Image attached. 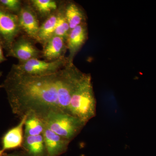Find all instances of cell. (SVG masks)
<instances>
[{
  "label": "cell",
  "instance_id": "9a60e30c",
  "mask_svg": "<svg viewBox=\"0 0 156 156\" xmlns=\"http://www.w3.org/2000/svg\"><path fill=\"white\" fill-rule=\"evenodd\" d=\"M57 12L54 13L47 17L44 23L40 25L37 41L42 45L53 35L56 23Z\"/></svg>",
  "mask_w": 156,
  "mask_h": 156
},
{
  "label": "cell",
  "instance_id": "ac0fdd59",
  "mask_svg": "<svg viewBox=\"0 0 156 156\" xmlns=\"http://www.w3.org/2000/svg\"><path fill=\"white\" fill-rule=\"evenodd\" d=\"M0 6L7 11L18 15L23 5L20 0H0Z\"/></svg>",
  "mask_w": 156,
  "mask_h": 156
},
{
  "label": "cell",
  "instance_id": "30bf717a",
  "mask_svg": "<svg viewBox=\"0 0 156 156\" xmlns=\"http://www.w3.org/2000/svg\"><path fill=\"white\" fill-rule=\"evenodd\" d=\"M48 156H59L68 148L70 141L45 126L43 133Z\"/></svg>",
  "mask_w": 156,
  "mask_h": 156
},
{
  "label": "cell",
  "instance_id": "52a82bcc",
  "mask_svg": "<svg viewBox=\"0 0 156 156\" xmlns=\"http://www.w3.org/2000/svg\"><path fill=\"white\" fill-rule=\"evenodd\" d=\"M17 15L21 30L29 37L37 41L40 25L36 12L31 6L26 5H23Z\"/></svg>",
  "mask_w": 156,
  "mask_h": 156
},
{
  "label": "cell",
  "instance_id": "277c9868",
  "mask_svg": "<svg viewBox=\"0 0 156 156\" xmlns=\"http://www.w3.org/2000/svg\"><path fill=\"white\" fill-rule=\"evenodd\" d=\"M68 63V60L66 57L53 61L33 58L21 64H14L11 67L20 72L28 75L43 76L57 72L64 68Z\"/></svg>",
  "mask_w": 156,
  "mask_h": 156
},
{
  "label": "cell",
  "instance_id": "3957f363",
  "mask_svg": "<svg viewBox=\"0 0 156 156\" xmlns=\"http://www.w3.org/2000/svg\"><path fill=\"white\" fill-rule=\"evenodd\" d=\"M37 115L46 127L70 142L87 125L79 118L61 111L50 110Z\"/></svg>",
  "mask_w": 156,
  "mask_h": 156
},
{
  "label": "cell",
  "instance_id": "ffe728a7",
  "mask_svg": "<svg viewBox=\"0 0 156 156\" xmlns=\"http://www.w3.org/2000/svg\"><path fill=\"white\" fill-rule=\"evenodd\" d=\"M2 156H24L22 151H15L10 154L5 153Z\"/></svg>",
  "mask_w": 156,
  "mask_h": 156
},
{
  "label": "cell",
  "instance_id": "9c48e42d",
  "mask_svg": "<svg viewBox=\"0 0 156 156\" xmlns=\"http://www.w3.org/2000/svg\"><path fill=\"white\" fill-rule=\"evenodd\" d=\"M27 115L20 119L18 125L8 130L2 139V147L0 148V156H2L5 151L22 147L24 138V125Z\"/></svg>",
  "mask_w": 156,
  "mask_h": 156
},
{
  "label": "cell",
  "instance_id": "7a4b0ae2",
  "mask_svg": "<svg viewBox=\"0 0 156 156\" xmlns=\"http://www.w3.org/2000/svg\"><path fill=\"white\" fill-rule=\"evenodd\" d=\"M96 106L92 77L85 73L72 97L70 114L87 124L96 115Z\"/></svg>",
  "mask_w": 156,
  "mask_h": 156
},
{
  "label": "cell",
  "instance_id": "ba28073f",
  "mask_svg": "<svg viewBox=\"0 0 156 156\" xmlns=\"http://www.w3.org/2000/svg\"><path fill=\"white\" fill-rule=\"evenodd\" d=\"M88 37L87 23L71 30L66 38V46L69 54L67 57L69 64L73 63L75 57L87 41Z\"/></svg>",
  "mask_w": 156,
  "mask_h": 156
},
{
  "label": "cell",
  "instance_id": "2e32d148",
  "mask_svg": "<svg viewBox=\"0 0 156 156\" xmlns=\"http://www.w3.org/2000/svg\"><path fill=\"white\" fill-rule=\"evenodd\" d=\"M30 2L35 11L43 16L48 17L58 8L57 2L53 0H32Z\"/></svg>",
  "mask_w": 156,
  "mask_h": 156
},
{
  "label": "cell",
  "instance_id": "8fae6325",
  "mask_svg": "<svg viewBox=\"0 0 156 156\" xmlns=\"http://www.w3.org/2000/svg\"><path fill=\"white\" fill-rule=\"evenodd\" d=\"M42 57L47 61H53L65 57L67 50L66 39L53 36L43 45Z\"/></svg>",
  "mask_w": 156,
  "mask_h": 156
},
{
  "label": "cell",
  "instance_id": "7c38bea8",
  "mask_svg": "<svg viewBox=\"0 0 156 156\" xmlns=\"http://www.w3.org/2000/svg\"><path fill=\"white\" fill-rule=\"evenodd\" d=\"M21 148L24 156H48L43 134L24 135Z\"/></svg>",
  "mask_w": 156,
  "mask_h": 156
},
{
  "label": "cell",
  "instance_id": "5b68a950",
  "mask_svg": "<svg viewBox=\"0 0 156 156\" xmlns=\"http://www.w3.org/2000/svg\"><path fill=\"white\" fill-rule=\"evenodd\" d=\"M21 31L18 15L0 6V41L7 53Z\"/></svg>",
  "mask_w": 156,
  "mask_h": 156
},
{
  "label": "cell",
  "instance_id": "6da1fadb",
  "mask_svg": "<svg viewBox=\"0 0 156 156\" xmlns=\"http://www.w3.org/2000/svg\"><path fill=\"white\" fill-rule=\"evenodd\" d=\"M74 63L43 76L25 74L11 67L2 84L12 112L21 119L29 112L50 110L70 114L75 90L85 74Z\"/></svg>",
  "mask_w": 156,
  "mask_h": 156
},
{
  "label": "cell",
  "instance_id": "44dd1931",
  "mask_svg": "<svg viewBox=\"0 0 156 156\" xmlns=\"http://www.w3.org/2000/svg\"><path fill=\"white\" fill-rule=\"evenodd\" d=\"M3 74V72H0V77H1V76H2ZM4 88V87H3V86L2 85H2H0V89H1V88Z\"/></svg>",
  "mask_w": 156,
  "mask_h": 156
},
{
  "label": "cell",
  "instance_id": "5bb4252c",
  "mask_svg": "<svg viewBox=\"0 0 156 156\" xmlns=\"http://www.w3.org/2000/svg\"><path fill=\"white\" fill-rule=\"evenodd\" d=\"M26 115L24 135L36 136L43 134L45 126L41 118L33 112H29Z\"/></svg>",
  "mask_w": 156,
  "mask_h": 156
},
{
  "label": "cell",
  "instance_id": "8992f818",
  "mask_svg": "<svg viewBox=\"0 0 156 156\" xmlns=\"http://www.w3.org/2000/svg\"><path fill=\"white\" fill-rule=\"evenodd\" d=\"M33 41L27 36H19L12 44L6 56L17 58L20 64L33 58L39 59L42 56V51L37 48Z\"/></svg>",
  "mask_w": 156,
  "mask_h": 156
},
{
  "label": "cell",
  "instance_id": "d6986e66",
  "mask_svg": "<svg viewBox=\"0 0 156 156\" xmlns=\"http://www.w3.org/2000/svg\"><path fill=\"white\" fill-rule=\"evenodd\" d=\"M3 49L4 48H3L2 45L0 41V64L7 60L5 56H4Z\"/></svg>",
  "mask_w": 156,
  "mask_h": 156
},
{
  "label": "cell",
  "instance_id": "4fadbf2b",
  "mask_svg": "<svg viewBox=\"0 0 156 156\" xmlns=\"http://www.w3.org/2000/svg\"><path fill=\"white\" fill-rule=\"evenodd\" d=\"M64 12L70 30L87 23V16L83 9L74 2H69L65 5Z\"/></svg>",
  "mask_w": 156,
  "mask_h": 156
},
{
  "label": "cell",
  "instance_id": "e0dca14e",
  "mask_svg": "<svg viewBox=\"0 0 156 156\" xmlns=\"http://www.w3.org/2000/svg\"><path fill=\"white\" fill-rule=\"evenodd\" d=\"M57 15V23L53 36L62 37L66 40L71 30L65 15L64 7L59 9Z\"/></svg>",
  "mask_w": 156,
  "mask_h": 156
}]
</instances>
